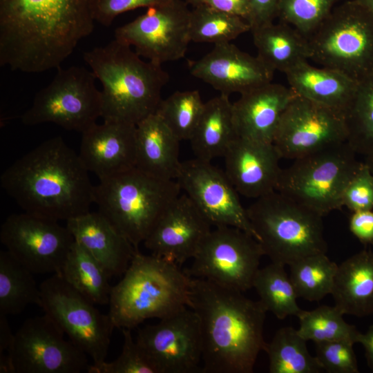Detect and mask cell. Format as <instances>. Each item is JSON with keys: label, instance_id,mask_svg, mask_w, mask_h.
Listing matches in <instances>:
<instances>
[{"label": "cell", "instance_id": "15", "mask_svg": "<svg viewBox=\"0 0 373 373\" xmlns=\"http://www.w3.org/2000/svg\"><path fill=\"white\" fill-rule=\"evenodd\" d=\"M6 251L33 274H59L75 242L58 221L23 212L9 216L1 226Z\"/></svg>", "mask_w": 373, "mask_h": 373}, {"label": "cell", "instance_id": "23", "mask_svg": "<svg viewBox=\"0 0 373 373\" xmlns=\"http://www.w3.org/2000/svg\"><path fill=\"white\" fill-rule=\"evenodd\" d=\"M296 95L289 86L272 82L241 94L233 103L237 136L273 143L281 117Z\"/></svg>", "mask_w": 373, "mask_h": 373}, {"label": "cell", "instance_id": "27", "mask_svg": "<svg viewBox=\"0 0 373 373\" xmlns=\"http://www.w3.org/2000/svg\"><path fill=\"white\" fill-rule=\"evenodd\" d=\"M331 294L343 314H373V251H360L338 265Z\"/></svg>", "mask_w": 373, "mask_h": 373}, {"label": "cell", "instance_id": "49", "mask_svg": "<svg viewBox=\"0 0 373 373\" xmlns=\"http://www.w3.org/2000/svg\"><path fill=\"white\" fill-rule=\"evenodd\" d=\"M358 3L373 15V0H358Z\"/></svg>", "mask_w": 373, "mask_h": 373}, {"label": "cell", "instance_id": "11", "mask_svg": "<svg viewBox=\"0 0 373 373\" xmlns=\"http://www.w3.org/2000/svg\"><path fill=\"white\" fill-rule=\"evenodd\" d=\"M40 307L61 328L68 339L97 365L106 361L115 328L108 314L71 287L59 274L39 285Z\"/></svg>", "mask_w": 373, "mask_h": 373}, {"label": "cell", "instance_id": "42", "mask_svg": "<svg viewBox=\"0 0 373 373\" xmlns=\"http://www.w3.org/2000/svg\"><path fill=\"white\" fill-rule=\"evenodd\" d=\"M342 205L352 212L373 210V173L364 162L347 184Z\"/></svg>", "mask_w": 373, "mask_h": 373}, {"label": "cell", "instance_id": "14", "mask_svg": "<svg viewBox=\"0 0 373 373\" xmlns=\"http://www.w3.org/2000/svg\"><path fill=\"white\" fill-rule=\"evenodd\" d=\"M184 0H169L116 28L115 39L140 56L162 65L183 58L191 42V10Z\"/></svg>", "mask_w": 373, "mask_h": 373}, {"label": "cell", "instance_id": "18", "mask_svg": "<svg viewBox=\"0 0 373 373\" xmlns=\"http://www.w3.org/2000/svg\"><path fill=\"white\" fill-rule=\"evenodd\" d=\"M175 180L212 226L236 227L257 240L247 209L224 171L195 157L182 162Z\"/></svg>", "mask_w": 373, "mask_h": 373}, {"label": "cell", "instance_id": "24", "mask_svg": "<svg viewBox=\"0 0 373 373\" xmlns=\"http://www.w3.org/2000/svg\"><path fill=\"white\" fill-rule=\"evenodd\" d=\"M66 227L110 278L123 275L138 250L99 211L70 219Z\"/></svg>", "mask_w": 373, "mask_h": 373}, {"label": "cell", "instance_id": "1", "mask_svg": "<svg viewBox=\"0 0 373 373\" xmlns=\"http://www.w3.org/2000/svg\"><path fill=\"white\" fill-rule=\"evenodd\" d=\"M189 307L199 319L201 372H253L267 343V311L260 302L209 280L191 278Z\"/></svg>", "mask_w": 373, "mask_h": 373}, {"label": "cell", "instance_id": "3", "mask_svg": "<svg viewBox=\"0 0 373 373\" xmlns=\"http://www.w3.org/2000/svg\"><path fill=\"white\" fill-rule=\"evenodd\" d=\"M94 21L90 0H0V43L28 59L68 57Z\"/></svg>", "mask_w": 373, "mask_h": 373}, {"label": "cell", "instance_id": "35", "mask_svg": "<svg viewBox=\"0 0 373 373\" xmlns=\"http://www.w3.org/2000/svg\"><path fill=\"white\" fill-rule=\"evenodd\" d=\"M193 8L189 21L191 41L217 45L231 42L251 31L248 21L239 16L204 6Z\"/></svg>", "mask_w": 373, "mask_h": 373}, {"label": "cell", "instance_id": "6", "mask_svg": "<svg viewBox=\"0 0 373 373\" xmlns=\"http://www.w3.org/2000/svg\"><path fill=\"white\" fill-rule=\"evenodd\" d=\"M181 191L176 180L160 179L134 167L100 179L94 186V203L138 249Z\"/></svg>", "mask_w": 373, "mask_h": 373}, {"label": "cell", "instance_id": "19", "mask_svg": "<svg viewBox=\"0 0 373 373\" xmlns=\"http://www.w3.org/2000/svg\"><path fill=\"white\" fill-rule=\"evenodd\" d=\"M211 224L185 194L160 216L143 242L151 254L181 267L193 259L211 231Z\"/></svg>", "mask_w": 373, "mask_h": 373}, {"label": "cell", "instance_id": "29", "mask_svg": "<svg viewBox=\"0 0 373 373\" xmlns=\"http://www.w3.org/2000/svg\"><path fill=\"white\" fill-rule=\"evenodd\" d=\"M257 56L274 71L286 73L312 58L308 37L285 23L251 30Z\"/></svg>", "mask_w": 373, "mask_h": 373}, {"label": "cell", "instance_id": "13", "mask_svg": "<svg viewBox=\"0 0 373 373\" xmlns=\"http://www.w3.org/2000/svg\"><path fill=\"white\" fill-rule=\"evenodd\" d=\"M47 314L26 320L14 334L8 353L12 373H79L87 354L70 340Z\"/></svg>", "mask_w": 373, "mask_h": 373}, {"label": "cell", "instance_id": "45", "mask_svg": "<svg viewBox=\"0 0 373 373\" xmlns=\"http://www.w3.org/2000/svg\"><path fill=\"white\" fill-rule=\"evenodd\" d=\"M279 0H249L248 23L251 30L272 22Z\"/></svg>", "mask_w": 373, "mask_h": 373}, {"label": "cell", "instance_id": "7", "mask_svg": "<svg viewBox=\"0 0 373 373\" xmlns=\"http://www.w3.org/2000/svg\"><path fill=\"white\" fill-rule=\"evenodd\" d=\"M247 208L256 238L271 262L290 265L308 256L326 254L323 216L274 191Z\"/></svg>", "mask_w": 373, "mask_h": 373}, {"label": "cell", "instance_id": "41", "mask_svg": "<svg viewBox=\"0 0 373 373\" xmlns=\"http://www.w3.org/2000/svg\"><path fill=\"white\" fill-rule=\"evenodd\" d=\"M352 342L336 340L315 343L316 358L329 373L359 372Z\"/></svg>", "mask_w": 373, "mask_h": 373}, {"label": "cell", "instance_id": "44", "mask_svg": "<svg viewBox=\"0 0 373 373\" xmlns=\"http://www.w3.org/2000/svg\"><path fill=\"white\" fill-rule=\"evenodd\" d=\"M349 229L362 244L373 247V210L352 212Z\"/></svg>", "mask_w": 373, "mask_h": 373}, {"label": "cell", "instance_id": "4", "mask_svg": "<svg viewBox=\"0 0 373 373\" xmlns=\"http://www.w3.org/2000/svg\"><path fill=\"white\" fill-rule=\"evenodd\" d=\"M102 85L104 121L137 125L155 113L169 76L161 65L142 59L131 46L115 39L84 54Z\"/></svg>", "mask_w": 373, "mask_h": 373}, {"label": "cell", "instance_id": "16", "mask_svg": "<svg viewBox=\"0 0 373 373\" xmlns=\"http://www.w3.org/2000/svg\"><path fill=\"white\" fill-rule=\"evenodd\" d=\"M343 115L296 95L285 110L273 144L281 159L296 160L347 142Z\"/></svg>", "mask_w": 373, "mask_h": 373}, {"label": "cell", "instance_id": "40", "mask_svg": "<svg viewBox=\"0 0 373 373\" xmlns=\"http://www.w3.org/2000/svg\"><path fill=\"white\" fill-rule=\"evenodd\" d=\"M123 346L120 355L111 362L89 364L88 373H157L144 351L134 341L130 329H122Z\"/></svg>", "mask_w": 373, "mask_h": 373}, {"label": "cell", "instance_id": "43", "mask_svg": "<svg viewBox=\"0 0 373 373\" xmlns=\"http://www.w3.org/2000/svg\"><path fill=\"white\" fill-rule=\"evenodd\" d=\"M169 0H90L93 18L102 26H110L116 17L139 8H150Z\"/></svg>", "mask_w": 373, "mask_h": 373}, {"label": "cell", "instance_id": "5", "mask_svg": "<svg viewBox=\"0 0 373 373\" xmlns=\"http://www.w3.org/2000/svg\"><path fill=\"white\" fill-rule=\"evenodd\" d=\"M191 279L175 263L137 250L112 287L108 314L115 327L131 329L189 307Z\"/></svg>", "mask_w": 373, "mask_h": 373}, {"label": "cell", "instance_id": "17", "mask_svg": "<svg viewBox=\"0 0 373 373\" xmlns=\"http://www.w3.org/2000/svg\"><path fill=\"white\" fill-rule=\"evenodd\" d=\"M136 342L157 373L201 372L202 342L199 319L185 307L138 331Z\"/></svg>", "mask_w": 373, "mask_h": 373}, {"label": "cell", "instance_id": "50", "mask_svg": "<svg viewBox=\"0 0 373 373\" xmlns=\"http://www.w3.org/2000/svg\"><path fill=\"white\" fill-rule=\"evenodd\" d=\"M364 162L368 166L371 171L373 173V152L365 157Z\"/></svg>", "mask_w": 373, "mask_h": 373}, {"label": "cell", "instance_id": "20", "mask_svg": "<svg viewBox=\"0 0 373 373\" xmlns=\"http://www.w3.org/2000/svg\"><path fill=\"white\" fill-rule=\"evenodd\" d=\"M189 70L192 76L228 96L271 82L275 72L258 56L242 51L231 42L214 45L207 54L190 62Z\"/></svg>", "mask_w": 373, "mask_h": 373}, {"label": "cell", "instance_id": "32", "mask_svg": "<svg viewBox=\"0 0 373 373\" xmlns=\"http://www.w3.org/2000/svg\"><path fill=\"white\" fill-rule=\"evenodd\" d=\"M252 287L266 311L278 319L289 316L298 317L303 311L298 305V297L283 265L271 262L259 268Z\"/></svg>", "mask_w": 373, "mask_h": 373}, {"label": "cell", "instance_id": "30", "mask_svg": "<svg viewBox=\"0 0 373 373\" xmlns=\"http://www.w3.org/2000/svg\"><path fill=\"white\" fill-rule=\"evenodd\" d=\"M59 274L95 305H108L113 287L109 276L75 240Z\"/></svg>", "mask_w": 373, "mask_h": 373}, {"label": "cell", "instance_id": "26", "mask_svg": "<svg viewBox=\"0 0 373 373\" xmlns=\"http://www.w3.org/2000/svg\"><path fill=\"white\" fill-rule=\"evenodd\" d=\"M180 140L156 114L136 125V167L166 180H175L182 164Z\"/></svg>", "mask_w": 373, "mask_h": 373}, {"label": "cell", "instance_id": "9", "mask_svg": "<svg viewBox=\"0 0 373 373\" xmlns=\"http://www.w3.org/2000/svg\"><path fill=\"white\" fill-rule=\"evenodd\" d=\"M308 39L321 66L358 82L373 74V15L358 2L330 13Z\"/></svg>", "mask_w": 373, "mask_h": 373}, {"label": "cell", "instance_id": "48", "mask_svg": "<svg viewBox=\"0 0 373 373\" xmlns=\"http://www.w3.org/2000/svg\"><path fill=\"white\" fill-rule=\"evenodd\" d=\"M357 343L363 345L367 365L373 371V325L365 333L360 332Z\"/></svg>", "mask_w": 373, "mask_h": 373}, {"label": "cell", "instance_id": "8", "mask_svg": "<svg viewBox=\"0 0 373 373\" xmlns=\"http://www.w3.org/2000/svg\"><path fill=\"white\" fill-rule=\"evenodd\" d=\"M345 142L293 160L276 191L321 216L343 207L344 189L362 162Z\"/></svg>", "mask_w": 373, "mask_h": 373}, {"label": "cell", "instance_id": "28", "mask_svg": "<svg viewBox=\"0 0 373 373\" xmlns=\"http://www.w3.org/2000/svg\"><path fill=\"white\" fill-rule=\"evenodd\" d=\"M220 94L204 102L198 123L189 142L196 158L211 162L223 157L238 137L233 122V103Z\"/></svg>", "mask_w": 373, "mask_h": 373}, {"label": "cell", "instance_id": "10", "mask_svg": "<svg viewBox=\"0 0 373 373\" xmlns=\"http://www.w3.org/2000/svg\"><path fill=\"white\" fill-rule=\"evenodd\" d=\"M96 77L82 66L57 68L50 83L35 95L31 106L21 115L28 126L52 123L82 133L102 117V93Z\"/></svg>", "mask_w": 373, "mask_h": 373}, {"label": "cell", "instance_id": "21", "mask_svg": "<svg viewBox=\"0 0 373 373\" xmlns=\"http://www.w3.org/2000/svg\"><path fill=\"white\" fill-rule=\"evenodd\" d=\"M223 157L224 172L239 194L256 199L276 191L281 157L273 143L237 137Z\"/></svg>", "mask_w": 373, "mask_h": 373}, {"label": "cell", "instance_id": "2", "mask_svg": "<svg viewBox=\"0 0 373 373\" xmlns=\"http://www.w3.org/2000/svg\"><path fill=\"white\" fill-rule=\"evenodd\" d=\"M0 182L24 212L56 221L86 213L94 203L88 170L60 136L17 159L2 173Z\"/></svg>", "mask_w": 373, "mask_h": 373}, {"label": "cell", "instance_id": "37", "mask_svg": "<svg viewBox=\"0 0 373 373\" xmlns=\"http://www.w3.org/2000/svg\"><path fill=\"white\" fill-rule=\"evenodd\" d=\"M343 313L335 305H321L303 310L299 319L298 334L307 341L314 343L346 340L357 343L360 334L354 325L345 322Z\"/></svg>", "mask_w": 373, "mask_h": 373}, {"label": "cell", "instance_id": "36", "mask_svg": "<svg viewBox=\"0 0 373 373\" xmlns=\"http://www.w3.org/2000/svg\"><path fill=\"white\" fill-rule=\"evenodd\" d=\"M347 142L356 154L373 152V74L358 82L354 99L346 112Z\"/></svg>", "mask_w": 373, "mask_h": 373}, {"label": "cell", "instance_id": "47", "mask_svg": "<svg viewBox=\"0 0 373 373\" xmlns=\"http://www.w3.org/2000/svg\"><path fill=\"white\" fill-rule=\"evenodd\" d=\"M14 334L10 329L7 316L0 313V356L7 352V356L13 342Z\"/></svg>", "mask_w": 373, "mask_h": 373}, {"label": "cell", "instance_id": "46", "mask_svg": "<svg viewBox=\"0 0 373 373\" xmlns=\"http://www.w3.org/2000/svg\"><path fill=\"white\" fill-rule=\"evenodd\" d=\"M193 7L204 6L219 11L239 16L248 20L249 0H184Z\"/></svg>", "mask_w": 373, "mask_h": 373}, {"label": "cell", "instance_id": "31", "mask_svg": "<svg viewBox=\"0 0 373 373\" xmlns=\"http://www.w3.org/2000/svg\"><path fill=\"white\" fill-rule=\"evenodd\" d=\"M32 274L6 250L0 251V313L16 315L28 305L41 306V292Z\"/></svg>", "mask_w": 373, "mask_h": 373}, {"label": "cell", "instance_id": "38", "mask_svg": "<svg viewBox=\"0 0 373 373\" xmlns=\"http://www.w3.org/2000/svg\"><path fill=\"white\" fill-rule=\"evenodd\" d=\"M204 102L198 90L177 91L162 99L155 113L180 140H189Z\"/></svg>", "mask_w": 373, "mask_h": 373}, {"label": "cell", "instance_id": "12", "mask_svg": "<svg viewBox=\"0 0 373 373\" xmlns=\"http://www.w3.org/2000/svg\"><path fill=\"white\" fill-rule=\"evenodd\" d=\"M262 256L260 243L249 233L236 227H216L184 271L191 278L245 292L253 287Z\"/></svg>", "mask_w": 373, "mask_h": 373}, {"label": "cell", "instance_id": "34", "mask_svg": "<svg viewBox=\"0 0 373 373\" xmlns=\"http://www.w3.org/2000/svg\"><path fill=\"white\" fill-rule=\"evenodd\" d=\"M337 269L326 254H318L291 264L289 276L298 298L319 301L331 294Z\"/></svg>", "mask_w": 373, "mask_h": 373}, {"label": "cell", "instance_id": "33", "mask_svg": "<svg viewBox=\"0 0 373 373\" xmlns=\"http://www.w3.org/2000/svg\"><path fill=\"white\" fill-rule=\"evenodd\" d=\"M307 341L291 327L280 328L265 352L269 358L270 373H318L323 371L307 347Z\"/></svg>", "mask_w": 373, "mask_h": 373}, {"label": "cell", "instance_id": "22", "mask_svg": "<svg viewBox=\"0 0 373 373\" xmlns=\"http://www.w3.org/2000/svg\"><path fill=\"white\" fill-rule=\"evenodd\" d=\"M82 134L79 156L99 180L136 167V125L104 121Z\"/></svg>", "mask_w": 373, "mask_h": 373}, {"label": "cell", "instance_id": "25", "mask_svg": "<svg viewBox=\"0 0 373 373\" xmlns=\"http://www.w3.org/2000/svg\"><path fill=\"white\" fill-rule=\"evenodd\" d=\"M290 88L298 96L325 106L343 117L356 93L358 82L347 75L305 61L287 72Z\"/></svg>", "mask_w": 373, "mask_h": 373}, {"label": "cell", "instance_id": "39", "mask_svg": "<svg viewBox=\"0 0 373 373\" xmlns=\"http://www.w3.org/2000/svg\"><path fill=\"white\" fill-rule=\"evenodd\" d=\"M334 0H279L277 13L307 37H309L330 14Z\"/></svg>", "mask_w": 373, "mask_h": 373}]
</instances>
